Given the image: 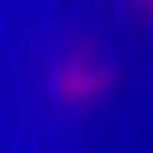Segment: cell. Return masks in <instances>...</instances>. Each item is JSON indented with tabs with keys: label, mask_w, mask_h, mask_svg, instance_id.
Masks as SVG:
<instances>
[{
	"label": "cell",
	"mask_w": 153,
	"mask_h": 153,
	"mask_svg": "<svg viewBox=\"0 0 153 153\" xmlns=\"http://www.w3.org/2000/svg\"><path fill=\"white\" fill-rule=\"evenodd\" d=\"M101 77L86 67L68 68L61 77V88L71 98H82L95 92Z\"/></svg>",
	"instance_id": "cell-1"
}]
</instances>
